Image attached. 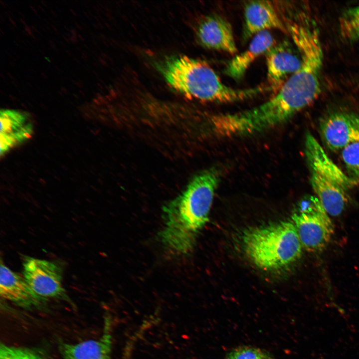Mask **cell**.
<instances>
[{"label": "cell", "instance_id": "e0dca14e", "mask_svg": "<svg viewBox=\"0 0 359 359\" xmlns=\"http://www.w3.org/2000/svg\"><path fill=\"white\" fill-rule=\"evenodd\" d=\"M342 35L350 41L359 40V5L346 10L340 18Z\"/></svg>", "mask_w": 359, "mask_h": 359}, {"label": "cell", "instance_id": "5bb4252c", "mask_svg": "<svg viewBox=\"0 0 359 359\" xmlns=\"http://www.w3.org/2000/svg\"><path fill=\"white\" fill-rule=\"evenodd\" d=\"M102 336L96 340L76 344L62 343L60 351L63 359H111L112 339L107 320Z\"/></svg>", "mask_w": 359, "mask_h": 359}, {"label": "cell", "instance_id": "277c9868", "mask_svg": "<svg viewBox=\"0 0 359 359\" xmlns=\"http://www.w3.org/2000/svg\"><path fill=\"white\" fill-rule=\"evenodd\" d=\"M243 241L248 257L264 270L288 266L302 254V245L297 230L289 221L248 229L244 233Z\"/></svg>", "mask_w": 359, "mask_h": 359}, {"label": "cell", "instance_id": "7a4b0ae2", "mask_svg": "<svg viewBox=\"0 0 359 359\" xmlns=\"http://www.w3.org/2000/svg\"><path fill=\"white\" fill-rule=\"evenodd\" d=\"M218 182L215 170H205L194 176L180 195L164 206L165 223L159 236L168 250L178 255L191 252L197 233L208 220Z\"/></svg>", "mask_w": 359, "mask_h": 359}, {"label": "cell", "instance_id": "52a82bcc", "mask_svg": "<svg viewBox=\"0 0 359 359\" xmlns=\"http://www.w3.org/2000/svg\"><path fill=\"white\" fill-rule=\"evenodd\" d=\"M320 130L330 150H343L351 144L359 142V115L349 112L331 114L322 121Z\"/></svg>", "mask_w": 359, "mask_h": 359}, {"label": "cell", "instance_id": "8fae6325", "mask_svg": "<svg viewBox=\"0 0 359 359\" xmlns=\"http://www.w3.org/2000/svg\"><path fill=\"white\" fill-rule=\"evenodd\" d=\"M244 37L246 39L270 29L283 32L287 28L270 1L253 0L244 7Z\"/></svg>", "mask_w": 359, "mask_h": 359}, {"label": "cell", "instance_id": "30bf717a", "mask_svg": "<svg viewBox=\"0 0 359 359\" xmlns=\"http://www.w3.org/2000/svg\"><path fill=\"white\" fill-rule=\"evenodd\" d=\"M196 36L203 46L231 54L237 52V48L230 22L216 14L204 17L196 29Z\"/></svg>", "mask_w": 359, "mask_h": 359}, {"label": "cell", "instance_id": "7402d4cb", "mask_svg": "<svg viewBox=\"0 0 359 359\" xmlns=\"http://www.w3.org/2000/svg\"><path fill=\"white\" fill-rule=\"evenodd\" d=\"M124 359H125V358Z\"/></svg>", "mask_w": 359, "mask_h": 359}, {"label": "cell", "instance_id": "6da1fadb", "mask_svg": "<svg viewBox=\"0 0 359 359\" xmlns=\"http://www.w3.org/2000/svg\"><path fill=\"white\" fill-rule=\"evenodd\" d=\"M287 29L299 52L301 66L274 96L247 111V124L257 133L287 122L312 103L321 92L324 53L318 29L304 21L293 22Z\"/></svg>", "mask_w": 359, "mask_h": 359}, {"label": "cell", "instance_id": "7c38bea8", "mask_svg": "<svg viewBox=\"0 0 359 359\" xmlns=\"http://www.w3.org/2000/svg\"><path fill=\"white\" fill-rule=\"evenodd\" d=\"M0 294L4 299L26 308L36 307L45 301L33 292L23 277L11 270L1 262Z\"/></svg>", "mask_w": 359, "mask_h": 359}, {"label": "cell", "instance_id": "9c48e42d", "mask_svg": "<svg viewBox=\"0 0 359 359\" xmlns=\"http://www.w3.org/2000/svg\"><path fill=\"white\" fill-rule=\"evenodd\" d=\"M285 41L274 44L266 53L268 87L275 93L301 66L298 56Z\"/></svg>", "mask_w": 359, "mask_h": 359}, {"label": "cell", "instance_id": "ac0fdd59", "mask_svg": "<svg viewBox=\"0 0 359 359\" xmlns=\"http://www.w3.org/2000/svg\"><path fill=\"white\" fill-rule=\"evenodd\" d=\"M342 160L352 178L359 181V142L351 144L342 150Z\"/></svg>", "mask_w": 359, "mask_h": 359}, {"label": "cell", "instance_id": "3957f363", "mask_svg": "<svg viewBox=\"0 0 359 359\" xmlns=\"http://www.w3.org/2000/svg\"><path fill=\"white\" fill-rule=\"evenodd\" d=\"M157 68L175 90L202 101L234 102L250 98L266 89L259 86L238 89L226 86L208 65L184 56L168 57L158 64Z\"/></svg>", "mask_w": 359, "mask_h": 359}, {"label": "cell", "instance_id": "4fadbf2b", "mask_svg": "<svg viewBox=\"0 0 359 359\" xmlns=\"http://www.w3.org/2000/svg\"><path fill=\"white\" fill-rule=\"evenodd\" d=\"M0 121V155L29 138L33 127L24 113L13 110H2Z\"/></svg>", "mask_w": 359, "mask_h": 359}, {"label": "cell", "instance_id": "2e32d148", "mask_svg": "<svg viewBox=\"0 0 359 359\" xmlns=\"http://www.w3.org/2000/svg\"><path fill=\"white\" fill-rule=\"evenodd\" d=\"M310 181L317 198L327 213L333 216L341 214L348 202L345 190L313 172Z\"/></svg>", "mask_w": 359, "mask_h": 359}, {"label": "cell", "instance_id": "ffe728a7", "mask_svg": "<svg viewBox=\"0 0 359 359\" xmlns=\"http://www.w3.org/2000/svg\"><path fill=\"white\" fill-rule=\"evenodd\" d=\"M228 358L232 359H272L260 349L252 347H242L232 352Z\"/></svg>", "mask_w": 359, "mask_h": 359}, {"label": "cell", "instance_id": "44dd1931", "mask_svg": "<svg viewBox=\"0 0 359 359\" xmlns=\"http://www.w3.org/2000/svg\"><path fill=\"white\" fill-rule=\"evenodd\" d=\"M228 359H232L228 358Z\"/></svg>", "mask_w": 359, "mask_h": 359}, {"label": "cell", "instance_id": "d6986e66", "mask_svg": "<svg viewBox=\"0 0 359 359\" xmlns=\"http://www.w3.org/2000/svg\"><path fill=\"white\" fill-rule=\"evenodd\" d=\"M0 359H44V358L30 349L1 344Z\"/></svg>", "mask_w": 359, "mask_h": 359}, {"label": "cell", "instance_id": "9a60e30c", "mask_svg": "<svg viewBox=\"0 0 359 359\" xmlns=\"http://www.w3.org/2000/svg\"><path fill=\"white\" fill-rule=\"evenodd\" d=\"M274 45V38L269 31L256 34L248 48L228 63L224 71L225 74L235 80L240 79L254 61L262 54H266Z\"/></svg>", "mask_w": 359, "mask_h": 359}, {"label": "cell", "instance_id": "ba28073f", "mask_svg": "<svg viewBox=\"0 0 359 359\" xmlns=\"http://www.w3.org/2000/svg\"><path fill=\"white\" fill-rule=\"evenodd\" d=\"M305 152L311 172L338 185L345 190L356 186L359 181L348 176L327 155L310 133L306 136Z\"/></svg>", "mask_w": 359, "mask_h": 359}, {"label": "cell", "instance_id": "8992f818", "mask_svg": "<svg viewBox=\"0 0 359 359\" xmlns=\"http://www.w3.org/2000/svg\"><path fill=\"white\" fill-rule=\"evenodd\" d=\"M23 275L33 292L43 299L66 297L62 270L54 262L27 257L23 262Z\"/></svg>", "mask_w": 359, "mask_h": 359}, {"label": "cell", "instance_id": "5b68a950", "mask_svg": "<svg viewBox=\"0 0 359 359\" xmlns=\"http://www.w3.org/2000/svg\"><path fill=\"white\" fill-rule=\"evenodd\" d=\"M302 246L308 251L319 253L329 244L334 226L328 214L316 196L303 200L292 216Z\"/></svg>", "mask_w": 359, "mask_h": 359}]
</instances>
